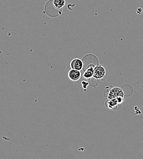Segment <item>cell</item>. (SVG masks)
<instances>
[{
  "mask_svg": "<svg viewBox=\"0 0 143 159\" xmlns=\"http://www.w3.org/2000/svg\"><path fill=\"white\" fill-rule=\"evenodd\" d=\"M107 71L106 68L98 64L95 67V72L93 77L97 80H102L107 77Z\"/></svg>",
  "mask_w": 143,
  "mask_h": 159,
  "instance_id": "cell-1",
  "label": "cell"
},
{
  "mask_svg": "<svg viewBox=\"0 0 143 159\" xmlns=\"http://www.w3.org/2000/svg\"><path fill=\"white\" fill-rule=\"evenodd\" d=\"M107 97L108 99H112L118 97L124 98L125 95L122 89H121L120 88H114L108 92Z\"/></svg>",
  "mask_w": 143,
  "mask_h": 159,
  "instance_id": "cell-2",
  "label": "cell"
},
{
  "mask_svg": "<svg viewBox=\"0 0 143 159\" xmlns=\"http://www.w3.org/2000/svg\"><path fill=\"white\" fill-rule=\"evenodd\" d=\"M70 66L71 69L78 70H82L84 67V64L83 60H81L79 58H75L72 60L70 63Z\"/></svg>",
  "mask_w": 143,
  "mask_h": 159,
  "instance_id": "cell-3",
  "label": "cell"
},
{
  "mask_svg": "<svg viewBox=\"0 0 143 159\" xmlns=\"http://www.w3.org/2000/svg\"><path fill=\"white\" fill-rule=\"evenodd\" d=\"M68 78L71 80L76 81H78V80H79L81 79V72L80 70L71 69L69 71V72L68 74Z\"/></svg>",
  "mask_w": 143,
  "mask_h": 159,
  "instance_id": "cell-4",
  "label": "cell"
},
{
  "mask_svg": "<svg viewBox=\"0 0 143 159\" xmlns=\"http://www.w3.org/2000/svg\"><path fill=\"white\" fill-rule=\"evenodd\" d=\"M84 73L83 74V77L84 79L86 80L91 79L93 78L94 72H95V67H89L86 69H84Z\"/></svg>",
  "mask_w": 143,
  "mask_h": 159,
  "instance_id": "cell-5",
  "label": "cell"
},
{
  "mask_svg": "<svg viewBox=\"0 0 143 159\" xmlns=\"http://www.w3.org/2000/svg\"><path fill=\"white\" fill-rule=\"evenodd\" d=\"M118 105H120L116 98L112 99H108L106 102V106L111 110H116L118 108Z\"/></svg>",
  "mask_w": 143,
  "mask_h": 159,
  "instance_id": "cell-6",
  "label": "cell"
},
{
  "mask_svg": "<svg viewBox=\"0 0 143 159\" xmlns=\"http://www.w3.org/2000/svg\"><path fill=\"white\" fill-rule=\"evenodd\" d=\"M51 2L56 8L61 11L65 4V0H51Z\"/></svg>",
  "mask_w": 143,
  "mask_h": 159,
  "instance_id": "cell-7",
  "label": "cell"
},
{
  "mask_svg": "<svg viewBox=\"0 0 143 159\" xmlns=\"http://www.w3.org/2000/svg\"><path fill=\"white\" fill-rule=\"evenodd\" d=\"M82 88H83L84 89V91H86V88H87V86L88 85V83L87 81H83L82 82Z\"/></svg>",
  "mask_w": 143,
  "mask_h": 159,
  "instance_id": "cell-8",
  "label": "cell"
},
{
  "mask_svg": "<svg viewBox=\"0 0 143 159\" xmlns=\"http://www.w3.org/2000/svg\"><path fill=\"white\" fill-rule=\"evenodd\" d=\"M116 99L118 100V102L120 104H122L124 100V97H118L116 98Z\"/></svg>",
  "mask_w": 143,
  "mask_h": 159,
  "instance_id": "cell-9",
  "label": "cell"
}]
</instances>
